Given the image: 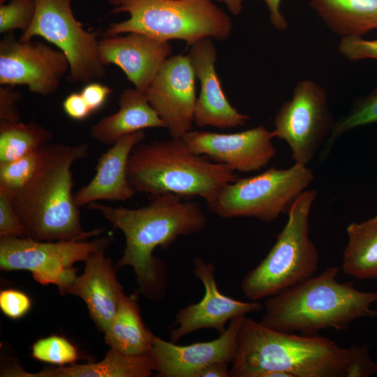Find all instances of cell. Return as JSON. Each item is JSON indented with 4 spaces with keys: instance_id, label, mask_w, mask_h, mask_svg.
I'll return each instance as SVG.
<instances>
[{
    "instance_id": "6da1fadb",
    "label": "cell",
    "mask_w": 377,
    "mask_h": 377,
    "mask_svg": "<svg viewBox=\"0 0 377 377\" xmlns=\"http://www.w3.org/2000/svg\"><path fill=\"white\" fill-rule=\"evenodd\" d=\"M291 377H369L377 364L367 345L343 348L315 335H298L272 330L244 316L231 377H265L271 371Z\"/></svg>"
},
{
    "instance_id": "7a4b0ae2",
    "label": "cell",
    "mask_w": 377,
    "mask_h": 377,
    "mask_svg": "<svg viewBox=\"0 0 377 377\" xmlns=\"http://www.w3.org/2000/svg\"><path fill=\"white\" fill-rule=\"evenodd\" d=\"M149 202L129 209L94 202L87 207L98 212L125 237V249L116 268H133L140 292L158 301L166 293L164 263L153 254L157 247L166 249L181 236L202 232L207 219L197 202L172 193L149 195Z\"/></svg>"
},
{
    "instance_id": "3957f363",
    "label": "cell",
    "mask_w": 377,
    "mask_h": 377,
    "mask_svg": "<svg viewBox=\"0 0 377 377\" xmlns=\"http://www.w3.org/2000/svg\"><path fill=\"white\" fill-rule=\"evenodd\" d=\"M89 150L86 142L47 144L32 178L17 191L7 194L27 237L38 241L86 240L104 231L84 230L74 202L72 165L86 158Z\"/></svg>"
},
{
    "instance_id": "277c9868",
    "label": "cell",
    "mask_w": 377,
    "mask_h": 377,
    "mask_svg": "<svg viewBox=\"0 0 377 377\" xmlns=\"http://www.w3.org/2000/svg\"><path fill=\"white\" fill-rule=\"evenodd\" d=\"M339 269L330 267L265 300L260 321L265 327L287 333L315 335L322 330H341L362 318L377 317L371 308L377 292L356 289L352 282L337 280Z\"/></svg>"
},
{
    "instance_id": "5b68a950",
    "label": "cell",
    "mask_w": 377,
    "mask_h": 377,
    "mask_svg": "<svg viewBox=\"0 0 377 377\" xmlns=\"http://www.w3.org/2000/svg\"><path fill=\"white\" fill-rule=\"evenodd\" d=\"M126 173L135 193L200 196L208 207L226 186L239 178L226 165L195 153L184 138L172 137L137 144L130 153Z\"/></svg>"
},
{
    "instance_id": "8992f818",
    "label": "cell",
    "mask_w": 377,
    "mask_h": 377,
    "mask_svg": "<svg viewBox=\"0 0 377 377\" xmlns=\"http://www.w3.org/2000/svg\"><path fill=\"white\" fill-rule=\"evenodd\" d=\"M112 13L129 17L111 23L103 37L138 33L163 41L177 39L191 46L203 38L228 39L230 17L212 0H107Z\"/></svg>"
},
{
    "instance_id": "52a82bcc",
    "label": "cell",
    "mask_w": 377,
    "mask_h": 377,
    "mask_svg": "<svg viewBox=\"0 0 377 377\" xmlns=\"http://www.w3.org/2000/svg\"><path fill=\"white\" fill-rule=\"evenodd\" d=\"M316 196L315 189H309L295 200L287 212V221L267 255L242 278V291L251 301L274 296L316 272L318 253L309 237V225Z\"/></svg>"
},
{
    "instance_id": "ba28073f",
    "label": "cell",
    "mask_w": 377,
    "mask_h": 377,
    "mask_svg": "<svg viewBox=\"0 0 377 377\" xmlns=\"http://www.w3.org/2000/svg\"><path fill=\"white\" fill-rule=\"evenodd\" d=\"M313 179L307 165L295 163L286 169L270 168L228 184L209 208L223 219L250 217L270 223L287 212Z\"/></svg>"
},
{
    "instance_id": "9c48e42d",
    "label": "cell",
    "mask_w": 377,
    "mask_h": 377,
    "mask_svg": "<svg viewBox=\"0 0 377 377\" xmlns=\"http://www.w3.org/2000/svg\"><path fill=\"white\" fill-rule=\"evenodd\" d=\"M36 13L29 29L19 40L40 36L54 45L69 63L68 80L89 83L102 79L106 73L99 50L98 32L86 31L75 17L72 0H34Z\"/></svg>"
},
{
    "instance_id": "30bf717a",
    "label": "cell",
    "mask_w": 377,
    "mask_h": 377,
    "mask_svg": "<svg viewBox=\"0 0 377 377\" xmlns=\"http://www.w3.org/2000/svg\"><path fill=\"white\" fill-rule=\"evenodd\" d=\"M112 237L91 241H38L28 237H0V267L3 270H27L42 285H56L64 293L76 275L74 263L85 261L99 250L106 249Z\"/></svg>"
},
{
    "instance_id": "8fae6325",
    "label": "cell",
    "mask_w": 377,
    "mask_h": 377,
    "mask_svg": "<svg viewBox=\"0 0 377 377\" xmlns=\"http://www.w3.org/2000/svg\"><path fill=\"white\" fill-rule=\"evenodd\" d=\"M334 122L326 91L313 80H303L278 110L272 132L288 144L295 163L307 165L330 135Z\"/></svg>"
},
{
    "instance_id": "7c38bea8",
    "label": "cell",
    "mask_w": 377,
    "mask_h": 377,
    "mask_svg": "<svg viewBox=\"0 0 377 377\" xmlns=\"http://www.w3.org/2000/svg\"><path fill=\"white\" fill-rule=\"evenodd\" d=\"M68 71L64 53L42 41H22L13 32L0 41L1 85H25L31 93L47 96L57 90Z\"/></svg>"
},
{
    "instance_id": "4fadbf2b",
    "label": "cell",
    "mask_w": 377,
    "mask_h": 377,
    "mask_svg": "<svg viewBox=\"0 0 377 377\" xmlns=\"http://www.w3.org/2000/svg\"><path fill=\"white\" fill-rule=\"evenodd\" d=\"M195 75L188 55L170 56L145 91L172 138L191 131L196 102Z\"/></svg>"
},
{
    "instance_id": "5bb4252c",
    "label": "cell",
    "mask_w": 377,
    "mask_h": 377,
    "mask_svg": "<svg viewBox=\"0 0 377 377\" xmlns=\"http://www.w3.org/2000/svg\"><path fill=\"white\" fill-rule=\"evenodd\" d=\"M193 274L202 283L204 295L198 303L179 309L170 330V341L177 343L186 335L202 329H214L219 334L232 319L263 310L258 301L243 302L221 293L216 279L212 262L197 257L193 260Z\"/></svg>"
},
{
    "instance_id": "9a60e30c",
    "label": "cell",
    "mask_w": 377,
    "mask_h": 377,
    "mask_svg": "<svg viewBox=\"0 0 377 377\" xmlns=\"http://www.w3.org/2000/svg\"><path fill=\"white\" fill-rule=\"evenodd\" d=\"M183 138L195 153L235 172L258 171L276 154L274 133L263 125L235 133L191 130Z\"/></svg>"
},
{
    "instance_id": "2e32d148",
    "label": "cell",
    "mask_w": 377,
    "mask_h": 377,
    "mask_svg": "<svg viewBox=\"0 0 377 377\" xmlns=\"http://www.w3.org/2000/svg\"><path fill=\"white\" fill-rule=\"evenodd\" d=\"M244 316L232 319L218 338L208 341L182 346L154 335L151 355L157 376L199 377L201 371L212 364H231L237 353Z\"/></svg>"
},
{
    "instance_id": "e0dca14e",
    "label": "cell",
    "mask_w": 377,
    "mask_h": 377,
    "mask_svg": "<svg viewBox=\"0 0 377 377\" xmlns=\"http://www.w3.org/2000/svg\"><path fill=\"white\" fill-rule=\"evenodd\" d=\"M188 55L200 84L194 109V123L198 127L210 126L221 129L246 124L250 116L240 113L224 94L216 70L217 52L211 38L201 39L191 45Z\"/></svg>"
},
{
    "instance_id": "ac0fdd59",
    "label": "cell",
    "mask_w": 377,
    "mask_h": 377,
    "mask_svg": "<svg viewBox=\"0 0 377 377\" xmlns=\"http://www.w3.org/2000/svg\"><path fill=\"white\" fill-rule=\"evenodd\" d=\"M125 34L101 39L100 55L105 66L119 67L134 88L145 93L172 48L169 41L138 33Z\"/></svg>"
},
{
    "instance_id": "d6986e66",
    "label": "cell",
    "mask_w": 377,
    "mask_h": 377,
    "mask_svg": "<svg viewBox=\"0 0 377 377\" xmlns=\"http://www.w3.org/2000/svg\"><path fill=\"white\" fill-rule=\"evenodd\" d=\"M105 249L91 253L85 260L84 272L77 276L64 295L80 297L90 316L103 332L110 325L124 295L116 276V270Z\"/></svg>"
},
{
    "instance_id": "ffe728a7",
    "label": "cell",
    "mask_w": 377,
    "mask_h": 377,
    "mask_svg": "<svg viewBox=\"0 0 377 377\" xmlns=\"http://www.w3.org/2000/svg\"><path fill=\"white\" fill-rule=\"evenodd\" d=\"M145 137L143 130L126 135L101 154L94 177L74 194L77 207L98 200L124 202L134 195L127 178V163L132 149Z\"/></svg>"
},
{
    "instance_id": "44dd1931",
    "label": "cell",
    "mask_w": 377,
    "mask_h": 377,
    "mask_svg": "<svg viewBox=\"0 0 377 377\" xmlns=\"http://www.w3.org/2000/svg\"><path fill=\"white\" fill-rule=\"evenodd\" d=\"M156 370L151 355L134 356L110 348L103 360L96 363L72 364L57 368H45L36 373L25 371L19 366L1 369V376L8 377H148Z\"/></svg>"
},
{
    "instance_id": "7402d4cb",
    "label": "cell",
    "mask_w": 377,
    "mask_h": 377,
    "mask_svg": "<svg viewBox=\"0 0 377 377\" xmlns=\"http://www.w3.org/2000/svg\"><path fill=\"white\" fill-rule=\"evenodd\" d=\"M119 110L103 117L90 128L91 137L110 146L121 138L148 128H165L144 93L125 89L119 96Z\"/></svg>"
},
{
    "instance_id": "603a6c76",
    "label": "cell",
    "mask_w": 377,
    "mask_h": 377,
    "mask_svg": "<svg viewBox=\"0 0 377 377\" xmlns=\"http://www.w3.org/2000/svg\"><path fill=\"white\" fill-rule=\"evenodd\" d=\"M106 343L121 353L151 355L154 334L145 325L136 295H124L110 325L104 332Z\"/></svg>"
},
{
    "instance_id": "cb8c5ba5",
    "label": "cell",
    "mask_w": 377,
    "mask_h": 377,
    "mask_svg": "<svg viewBox=\"0 0 377 377\" xmlns=\"http://www.w3.org/2000/svg\"><path fill=\"white\" fill-rule=\"evenodd\" d=\"M313 10L341 37L377 29V0H311Z\"/></svg>"
},
{
    "instance_id": "d4e9b609",
    "label": "cell",
    "mask_w": 377,
    "mask_h": 377,
    "mask_svg": "<svg viewBox=\"0 0 377 377\" xmlns=\"http://www.w3.org/2000/svg\"><path fill=\"white\" fill-rule=\"evenodd\" d=\"M348 243L341 269L355 279H377V215L346 228Z\"/></svg>"
},
{
    "instance_id": "484cf974",
    "label": "cell",
    "mask_w": 377,
    "mask_h": 377,
    "mask_svg": "<svg viewBox=\"0 0 377 377\" xmlns=\"http://www.w3.org/2000/svg\"><path fill=\"white\" fill-rule=\"evenodd\" d=\"M53 133L34 121L0 120V163L15 160L45 147Z\"/></svg>"
},
{
    "instance_id": "4316f807",
    "label": "cell",
    "mask_w": 377,
    "mask_h": 377,
    "mask_svg": "<svg viewBox=\"0 0 377 377\" xmlns=\"http://www.w3.org/2000/svg\"><path fill=\"white\" fill-rule=\"evenodd\" d=\"M377 123V88L369 94L357 98L350 110L334 122L330 131L324 156L330 147L343 134L354 128Z\"/></svg>"
},
{
    "instance_id": "83f0119b",
    "label": "cell",
    "mask_w": 377,
    "mask_h": 377,
    "mask_svg": "<svg viewBox=\"0 0 377 377\" xmlns=\"http://www.w3.org/2000/svg\"><path fill=\"white\" fill-rule=\"evenodd\" d=\"M43 147L15 160L0 163V189L10 195L26 185L39 167Z\"/></svg>"
},
{
    "instance_id": "f1b7e54d",
    "label": "cell",
    "mask_w": 377,
    "mask_h": 377,
    "mask_svg": "<svg viewBox=\"0 0 377 377\" xmlns=\"http://www.w3.org/2000/svg\"><path fill=\"white\" fill-rule=\"evenodd\" d=\"M31 355L39 361L58 365L75 364L79 357L76 346L57 335L36 341L31 348Z\"/></svg>"
},
{
    "instance_id": "f546056e",
    "label": "cell",
    "mask_w": 377,
    "mask_h": 377,
    "mask_svg": "<svg viewBox=\"0 0 377 377\" xmlns=\"http://www.w3.org/2000/svg\"><path fill=\"white\" fill-rule=\"evenodd\" d=\"M0 6V33L8 34L15 29L26 31L36 13L34 0H8Z\"/></svg>"
},
{
    "instance_id": "4dcf8cb0",
    "label": "cell",
    "mask_w": 377,
    "mask_h": 377,
    "mask_svg": "<svg viewBox=\"0 0 377 377\" xmlns=\"http://www.w3.org/2000/svg\"><path fill=\"white\" fill-rule=\"evenodd\" d=\"M338 48L341 54L350 61L377 59V39L367 40L362 36L341 37Z\"/></svg>"
},
{
    "instance_id": "1f68e13d",
    "label": "cell",
    "mask_w": 377,
    "mask_h": 377,
    "mask_svg": "<svg viewBox=\"0 0 377 377\" xmlns=\"http://www.w3.org/2000/svg\"><path fill=\"white\" fill-rule=\"evenodd\" d=\"M27 237L20 216L9 196L0 189V237Z\"/></svg>"
},
{
    "instance_id": "d6a6232c",
    "label": "cell",
    "mask_w": 377,
    "mask_h": 377,
    "mask_svg": "<svg viewBox=\"0 0 377 377\" xmlns=\"http://www.w3.org/2000/svg\"><path fill=\"white\" fill-rule=\"evenodd\" d=\"M31 306L30 298L20 290L6 289L0 292V309L10 318L18 319L23 317Z\"/></svg>"
},
{
    "instance_id": "836d02e7",
    "label": "cell",
    "mask_w": 377,
    "mask_h": 377,
    "mask_svg": "<svg viewBox=\"0 0 377 377\" xmlns=\"http://www.w3.org/2000/svg\"><path fill=\"white\" fill-rule=\"evenodd\" d=\"M22 99V94L13 86L0 87V120L8 122L20 121L17 104Z\"/></svg>"
},
{
    "instance_id": "e575fe53",
    "label": "cell",
    "mask_w": 377,
    "mask_h": 377,
    "mask_svg": "<svg viewBox=\"0 0 377 377\" xmlns=\"http://www.w3.org/2000/svg\"><path fill=\"white\" fill-rule=\"evenodd\" d=\"M112 93V91L109 87L96 82L87 83L80 91L92 113L105 104Z\"/></svg>"
},
{
    "instance_id": "d590c367",
    "label": "cell",
    "mask_w": 377,
    "mask_h": 377,
    "mask_svg": "<svg viewBox=\"0 0 377 377\" xmlns=\"http://www.w3.org/2000/svg\"><path fill=\"white\" fill-rule=\"evenodd\" d=\"M62 107L68 117L77 121L83 120L92 113L80 92H74L66 96Z\"/></svg>"
},
{
    "instance_id": "8d00e7d4",
    "label": "cell",
    "mask_w": 377,
    "mask_h": 377,
    "mask_svg": "<svg viewBox=\"0 0 377 377\" xmlns=\"http://www.w3.org/2000/svg\"><path fill=\"white\" fill-rule=\"evenodd\" d=\"M266 3L272 24L279 31H286L288 22L280 10L281 0H263Z\"/></svg>"
},
{
    "instance_id": "74e56055",
    "label": "cell",
    "mask_w": 377,
    "mask_h": 377,
    "mask_svg": "<svg viewBox=\"0 0 377 377\" xmlns=\"http://www.w3.org/2000/svg\"><path fill=\"white\" fill-rule=\"evenodd\" d=\"M230 364L226 362H216L203 369L199 377H228Z\"/></svg>"
},
{
    "instance_id": "f35d334b",
    "label": "cell",
    "mask_w": 377,
    "mask_h": 377,
    "mask_svg": "<svg viewBox=\"0 0 377 377\" xmlns=\"http://www.w3.org/2000/svg\"><path fill=\"white\" fill-rule=\"evenodd\" d=\"M224 3L229 11L234 15H238L242 10L243 0H217Z\"/></svg>"
},
{
    "instance_id": "ab89813d",
    "label": "cell",
    "mask_w": 377,
    "mask_h": 377,
    "mask_svg": "<svg viewBox=\"0 0 377 377\" xmlns=\"http://www.w3.org/2000/svg\"><path fill=\"white\" fill-rule=\"evenodd\" d=\"M6 1H8V0H0V3H5Z\"/></svg>"
},
{
    "instance_id": "60d3db41",
    "label": "cell",
    "mask_w": 377,
    "mask_h": 377,
    "mask_svg": "<svg viewBox=\"0 0 377 377\" xmlns=\"http://www.w3.org/2000/svg\"><path fill=\"white\" fill-rule=\"evenodd\" d=\"M376 307H377V306H376ZM376 311H377V308H376Z\"/></svg>"
}]
</instances>
